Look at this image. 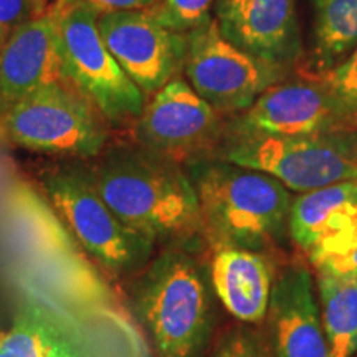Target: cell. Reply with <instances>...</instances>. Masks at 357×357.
Wrapping results in <instances>:
<instances>
[{"label": "cell", "mask_w": 357, "mask_h": 357, "mask_svg": "<svg viewBox=\"0 0 357 357\" xmlns=\"http://www.w3.org/2000/svg\"><path fill=\"white\" fill-rule=\"evenodd\" d=\"M38 3H40V7H42V10L47 12V10H50L53 6H55L56 0H38Z\"/></svg>", "instance_id": "26"}, {"label": "cell", "mask_w": 357, "mask_h": 357, "mask_svg": "<svg viewBox=\"0 0 357 357\" xmlns=\"http://www.w3.org/2000/svg\"><path fill=\"white\" fill-rule=\"evenodd\" d=\"M56 82H61V61L58 12L53 6L0 47V111Z\"/></svg>", "instance_id": "14"}, {"label": "cell", "mask_w": 357, "mask_h": 357, "mask_svg": "<svg viewBox=\"0 0 357 357\" xmlns=\"http://www.w3.org/2000/svg\"><path fill=\"white\" fill-rule=\"evenodd\" d=\"M225 121L185 79L176 78L147 98L131 126L132 139L142 149L187 169L215 158Z\"/></svg>", "instance_id": "8"}, {"label": "cell", "mask_w": 357, "mask_h": 357, "mask_svg": "<svg viewBox=\"0 0 357 357\" xmlns=\"http://www.w3.org/2000/svg\"><path fill=\"white\" fill-rule=\"evenodd\" d=\"M356 357H357V356H356Z\"/></svg>", "instance_id": "28"}, {"label": "cell", "mask_w": 357, "mask_h": 357, "mask_svg": "<svg viewBox=\"0 0 357 357\" xmlns=\"http://www.w3.org/2000/svg\"><path fill=\"white\" fill-rule=\"evenodd\" d=\"M187 172L197 192L208 252H270L288 230L291 190L270 174L217 159L189 166Z\"/></svg>", "instance_id": "3"}, {"label": "cell", "mask_w": 357, "mask_h": 357, "mask_svg": "<svg viewBox=\"0 0 357 357\" xmlns=\"http://www.w3.org/2000/svg\"><path fill=\"white\" fill-rule=\"evenodd\" d=\"M42 13L38 0H0V47L20 26Z\"/></svg>", "instance_id": "24"}, {"label": "cell", "mask_w": 357, "mask_h": 357, "mask_svg": "<svg viewBox=\"0 0 357 357\" xmlns=\"http://www.w3.org/2000/svg\"><path fill=\"white\" fill-rule=\"evenodd\" d=\"M207 357H273L265 333L250 324H236L227 329L208 351Z\"/></svg>", "instance_id": "22"}, {"label": "cell", "mask_w": 357, "mask_h": 357, "mask_svg": "<svg viewBox=\"0 0 357 357\" xmlns=\"http://www.w3.org/2000/svg\"><path fill=\"white\" fill-rule=\"evenodd\" d=\"M98 30L106 48L146 100L164 84L181 78L187 35L164 29L146 8L101 13Z\"/></svg>", "instance_id": "11"}, {"label": "cell", "mask_w": 357, "mask_h": 357, "mask_svg": "<svg viewBox=\"0 0 357 357\" xmlns=\"http://www.w3.org/2000/svg\"><path fill=\"white\" fill-rule=\"evenodd\" d=\"M61 82L77 91L109 128H126L139 118L146 96L111 55L98 13L82 6L58 7Z\"/></svg>", "instance_id": "6"}, {"label": "cell", "mask_w": 357, "mask_h": 357, "mask_svg": "<svg viewBox=\"0 0 357 357\" xmlns=\"http://www.w3.org/2000/svg\"><path fill=\"white\" fill-rule=\"evenodd\" d=\"M357 220V181L339 182L293 197L288 234L301 253L333 240Z\"/></svg>", "instance_id": "17"}, {"label": "cell", "mask_w": 357, "mask_h": 357, "mask_svg": "<svg viewBox=\"0 0 357 357\" xmlns=\"http://www.w3.org/2000/svg\"><path fill=\"white\" fill-rule=\"evenodd\" d=\"M341 129H357V123L319 79H283L268 88L250 108L230 116L223 139L300 136Z\"/></svg>", "instance_id": "10"}, {"label": "cell", "mask_w": 357, "mask_h": 357, "mask_svg": "<svg viewBox=\"0 0 357 357\" xmlns=\"http://www.w3.org/2000/svg\"><path fill=\"white\" fill-rule=\"evenodd\" d=\"M217 0H155L146 8L164 29L189 35L213 20L212 7Z\"/></svg>", "instance_id": "21"}, {"label": "cell", "mask_w": 357, "mask_h": 357, "mask_svg": "<svg viewBox=\"0 0 357 357\" xmlns=\"http://www.w3.org/2000/svg\"><path fill=\"white\" fill-rule=\"evenodd\" d=\"M192 243L164 245L132 278V311L154 357H207L211 351L215 293Z\"/></svg>", "instance_id": "2"}, {"label": "cell", "mask_w": 357, "mask_h": 357, "mask_svg": "<svg viewBox=\"0 0 357 357\" xmlns=\"http://www.w3.org/2000/svg\"><path fill=\"white\" fill-rule=\"evenodd\" d=\"M0 337H2V333H0Z\"/></svg>", "instance_id": "27"}, {"label": "cell", "mask_w": 357, "mask_h": 357, "mask_svg": "<svg viewBox=\"0 0 357 357\" xmlns=\"http://www.w3.org/2000/svg\"><path fill=\"white\" fill-rule=\"evenodd\" d=\"M357 123V48L341 63L316 77Z\"/></svg>", "instance_id": "23"}, {"label": "cell", "mask_w": 357, "mask_h": 357, "mask_svg": "<svg viewBox=\"0 0 357 357\" xmlns=\"http://www.w3.org/2000/svg\"><path fill=\"white\" fill-rule=\"evenodd\" d=\"M0 357H100L73 324L37 301L22 303L0 337Z\"/></svg>", "instance_id": "16"}, {"label": "cell", "mask_w": 357, "mask_h": 357, "mask_svg": "<svg viewBox=\"0 0 357 357\" xmlns=\"http://www.w3.org/2000/svg\"><path fill=\"white\" fill-rule=\"evenodd\" d=\"M314 275L337 280H357V220L333 240L306 255Z\"/></svg>", "instance_id": "20"}, {"label": "cell", "mask_w": 357, "mask_h": 357, "mask_svg": "<svg viewBox=\"0 0 357 357\" xmlns=\"http://www.w3.org/2000/svg\"><path fill=\"white\" fill-rule=\"evenodd\" d=\"M276 273V261L270 252L247 248L211 252L208 278L212 289L238 323L263 324Z\"/></svg>", "instance_id": "15"}, {"label": "cell", "mask_w": 357, "mask_h": 357, "mask_svg": "<svg viewBox=\"0 0 357 357\" xmlns=\"http://www.w3.org/2000/svg\"><path fill=\"white\" fill-rule=\"evenodd\" d=\"M154 2L155 0H56L55 6H82L101 15V13L118 10H142V8H149Z\"/></svg>", "instance_id": "25"}, {"label": "cell", "mask_w": 357, "mask_h": 357, "mask_svg": "<svg viewBox=\"0 0 357 357\" xmlns=\"http://www.w3.org/2000/svg\"><path fill=\"white\" fill-rule=\"evenodd\" d=\"M45 197L79 245L118 280H132L153 260V240L126 225L105 202L88 167H52L42 174Z\"/></svg>", "instance_id": "4"}, {"label": "cell", "mask_w": 357, "mask_h": 357, "mask_svg": "<svg viewBox=\"0 0 357 357\" xmlns=\"http://www.w3.org/2000/svg\"><path fill=\"white\" fill-rule=\"evenodd\" d=\"M215 24L247 55L287 68L303 52L296 0H217Z\"/></svg>", "instance_id": "13"}, {"label": "cell", "mask_w": 357, "mask_h": 357, "mask_svg": "<svg viewBox=\"0 0 357 357\" xmlns=\"http://www.w3.org/2000/svg\"><path fill=\"white\" fill-rule=\"evenodd\" d=\"M213 159L266 172L303 194L357 181V129L223 139Z\"/></svg>", "instance_id": "5"}, {"label": "cell", "mask_w": 357, "mask_h": 357, "mask_svg": "<svg viewBox=\"0 0 357 357\" xmlns=\"http://www.w3.org/2000/svg\"><path fill=\"white\" fill-rule=\"evenodd\" d=\"M263 323L273 357H328L319 294L307 261L280 268Z\"/></svg>", "instance_id": "12"}, {"label": "cell", "mask_w": 357, "mask_h": 357, "mask_svg": "<svg viewBox=\"0 0 357 357\" xmlns=\"http://www.w3.org/2000/svg\"><path fill=\"white\" fill-rule=\"evenodd\" d=\"M185 82L225 118L242 113L288 70L247 55L218 30L215 20L187 35Z\"/></svg>", "instance_id": "9"}, {"label": "cell", "mask_w": 357, "mask_h": 357, "mask_svg": "<svg viewBox=\"0 0 357 357\" xmlns=\"http://www.w3.org/2000/svg\"><path fill=\"white\" fill-rule=\"evenodd\" d=\"M312 66L321 75L357 48V0H310Z\"/></svg>", "instance_id": "18"}, {"label": "cell", "mask_w": 357, "mask_h": 357, "mask_svg": "<svg viewBox=\"0 0 357 357\" xmlns=\"http://www.w3.org/2000/svg\"><path fill=\"white\" fill-rule=\"evenodd\" d=\"M88 172L116 215L155 245L204 240L197 192L185 167L128 144L106 147Z\"/></svg>", "instance_id": "1"}, {"label": "cell", "mask_w": 357, "mask_h": 357, "mask_svg": "<svg viewBox=\"0 0 357 357\" xmlns=\"http://www.w3.org/2000/svg\"><path fill=\"white\" fill-rule=\"evenodd\" d=\"M328 357L357 356V280L314 275Z\"/></svg>", "instance_id": "19"}, {"label": "cell", "mask_w": 357, "mask_h": 357, "mask_svg": "<svg viewBox=\"0 0 357 357\" xmlns=\"http://www.w3.org/2000/svg\"><path fill=\"white\" fill-rule=\"evenodd\" d=\"M13 144L32 153L96 159L109 142V126L77 91L56 82L2 113Z\"/></svg>", "instance_id": "7"}]
</instances>
